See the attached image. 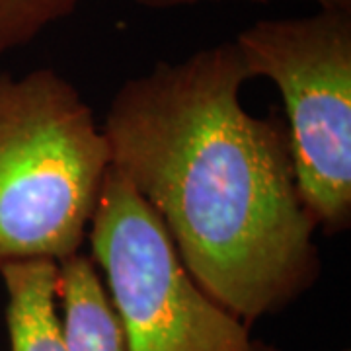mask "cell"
Segmentation results:
<instances>
[{"label": "cell", "instance_id": "6da1fadb", "mask_svg": "<svg viewBox=\"0 0 351 351\" xmlns=\"http://www.w3.org/2000/svg\"><path fill=\"white\" fill-rule=\"evenodd\" d=\"M252 80L234 41L158 61L113 94L101 131L112 168L160 217L213 301L252 326L322 271L285 121L244 110Z\"/></svg>", "mask_w": 351, "mask_h": 351}, {"label": "cell", "instance_id": "7a4b0ae2", "mask_svg": "<svg viewBox=\"0 0 351 351\" xmlns=\"http://www.w3.org/2000/svg\"><path fill=\"white\" fill-rule=\"evenodd\" d=\"M112 168L78 88L43 66L0 75V265L80 254Z\"/></svg>", "mask_w": 351, "mask_h": 351}, {"label": "cell", "instance_id": "3957f363", "mask_svg": "<svg viewBox=\"0 0 351 351\" xmlns=\"http://www.w3.org/2000/svg\"><path fill=\"white\" fill-rule=\"evenodd\" d=\"M250 78L279 90L301 199L324 234L351 226V12L260 20L237 39Z\"/></svg>", "mask_w": 351, "mask_h": 351}, {"label": "cell", "instance_id": "277c9868", "mask_svg": "<svg viewBox=\"0 0 351 351\" xmlns=\"http://www.w3.org/2000/svg\"><path fill=\"white\" fill-rule=\"evenodd\" d=\"M86 240L125 351H281L195 283L160 217L113 168Z\"/></svg>", "mask_w": 351, "mask_h": 351}, {"label": "cell", "instance_id": "5b68a950", "mask_svg": "<svg viewBox=\"0 0 351 351\" xmlns=\"http://www.w3.org/2000/svg\"><path fill=\"white\" fill-rule=\"evenodd\" d=\"M59 263L18 260L0 265L6 289V330L10 351H66L57 308Z\"/></svg>", "mask_w": 351, "mask_h": 351}, {"label": "cell", "instance_id": "8992f818", "mask_svg": "<svg viewBox=\"0 0 351 351\" xmlns=\"http://www.w3.org/2000/svg\"><path fill=\"white\" fill-rule=\"evenodd\" d=\"M57 301L66 351H125L112 301L90 256L80 252L59 263Z\"/></svg>", "mask_w": 351, "mask_h": 351}, {"label": "cell", "instance_id": "52a82bcc", "mask_svg": "<svg viewBox=\"0 0 351 351\" xmlns=\"http://www.w3.org/2000/svg\"><path fill=\"white\" fill-rule=\"evenodd\" d=\"M82 0H0V57L75 14Z\"/></svg>", "mask_w": 351, "mask_h": 351}, {"label": "cell", "instance_id": "ba28073f", "mask_svg": "<svg viewBox=\"0 0 351 351\" xmlns=\"http://www.w3.org/2000/svg\"><path fill=\"white\" fill-rule=\"evenodd\" d=\"M137 6L149 8V10H170V8H182V6H193L199 2L209 0H133ZM256 2H267V0H256ZM322 10H348L351 12V0H311Z\"/></svg>", "mask_w": 351, "mask_h": 351}]
</instances>
